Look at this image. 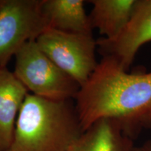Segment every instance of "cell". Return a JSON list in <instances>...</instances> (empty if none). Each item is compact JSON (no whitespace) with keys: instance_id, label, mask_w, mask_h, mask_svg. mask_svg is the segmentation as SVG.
<instances>
[{"instance_id":"3","label":"cell","mask_w":151,"mask_h":151,"mask_svg":"<svg viewBox=\"0 0 151 151\" xmlns=\"http://www.w3.org/2000/svg\"><path fill=\"white\" fill-rule=\"evenodd\" d=\"M15 58L13 72L31 94L55 101H67L76 96L80 85L41 50L36 40L26 43Z\"/></svg>"},{"instance_id":"10","label":"cell","mask_w":151,"mask_h":151,"mask_svg":"<svg viewBox=\"0 0 151 151\" xmlns=\"http://www.w3.org/2000/svg\"><path fill=\"white\" fill-rule=\"evenodd\" d=\"M92 5L89 20L92 29H97L106 39L120 35L131 19L137 0H90Z\"/></svg>"},{"instance_id":"6","label":"cell","mask_w":151,"mask_h":151,"mask_svg":"<svg viewBox=\"0 0 151 151\" xmlns=\"http://www.w3.org/2000/svg\"><path fill=\"white\" fill-rule=\"evenodd\" d=\"M151 41V0H137L131 19L118 37L100 38L97 50L102 57H109L129 71L138 51Z\"/></svg>"},{"instance_id":"9","label":"cell","mask_w":151,"mask_h":151,"mask_svg":"<svg viewBox=\"0 0 151 151\" xmlns=\"http://www.w3.org/2000/svg\"><path fill=\"white\" fill-rule=\"evenodd\" d=\"M41 12L48 29L92 35L83 0H42Z\"/></svg>"},{"instance_id":"11","label":"cell","mask_w":151,"mask_h":151,"mask_svg":"<svg viewBox=\"0 0 151 151\" xmlns=\"http://www.w3.org/2000/svg\"><path fill=\"white\" fill-rule=\"evenodd\" d=\"M132 151H151V141H146L140 146H134Z\"/></svg>"},{"instance_id":"2","label":"cell","mask_w":151,"mask_h":151,"mask_svg":"<svg viewBox=\"0 0 151 151\" xmlns=\"http://www.w3.org/2000/svg\"><path fill=\"white\" fill-rule=\"evenodd\" d=\"M83 133L76 107L28 93L8 151H67Z\"/></svg>"},{"instance_id":"5","label":"cell","mask_w":151,"mask_h":151,"mask_svg":"<svg viewBox=\"0 0 151 151\" xmlns=\"http://www.w3.org/2000/svg\"><path fill=\"white\" fill-rule=\"evenodd\" d=\"M42 0H0V66L48 29L41 12Z\"/></svg>"},{"instance_id":"1","label":"cell","mask_w":151,"mask_h":151,"mask_svg":"<svg viewBox=\"0 0 151 151\" xmlns=\"http://www.w3.org/2000/svg\"><path fill=\"white\" fill-rule=\"evenodd\" d=\"M74 99L83 132L97 120L111 119L134 138L151 126V71L129 73L116 60L103 57Z\"/></svg>"},{"instance_id":"8","label":"cell","mask_w":151,"mask_h":151,"mask_svg":"<svg viewBox=\"0 0 151 151\" xmlns=\"http://www.w3.org/2000/svg\"><path fill=\"white\" fill-rule=\"evenodd\" d=\"M133 139L120 122L101 119L83 132L67 151H132Z\"/></svg>"},{"instance_id":"4","label":"cell","mask_w":151,"mask_h":151,"mask_svg":"<svg viewBox=\"0 0 151 151\" xmlns=\"http://www.w3.org/2000/svg\"><path fill=\"white\" fill-rule=\"evenodd\" d=\"M41 50L82 86L98 65L97 41L92 35L47 29L36 39Z\"/></svg>"},{"instance_id":"7","label":"cell","mask_w":151,"mask_h":151,"mask_svg":"<svg viewBox=\"0 0 151 151\" xmlns=\"http://www.w3.org/2000/svg\"><path fill=\"white\" fill-rule=\"evenodd\" d=\"M28 92L14 72L0 66V151L10 148L18 115Z\"/></svg>"}]
</instances>
